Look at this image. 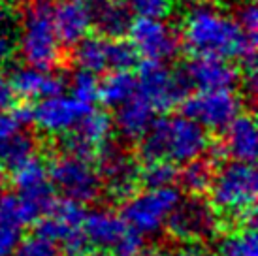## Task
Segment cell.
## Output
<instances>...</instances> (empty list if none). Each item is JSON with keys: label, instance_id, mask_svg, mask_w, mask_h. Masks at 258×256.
<instances>
[{"label": "cell", "instance_id": "cell-1", "mask_svg": "<svg viewBox=\"0 0 258 256\" xmlns=\"http://www.w3.org/2000/svg\"><path fill=\"white\" fill-rule=\"evenodd\" d=\"M181 42L192 55L239 58L243 68H256V36L243 32L234 17L211 4L186 12Z\"/></svg>", "mask_w": 258, "mask_h": 256}, {"label": "cell", "instance_id": "cell-2", "mask_svg": "<svg viewBox=\"0 0 258 256\" xmlns=\"http://www.w3.org/2000/svg\"><path fill=\"white\" fill-rule=\"evenodd\" d=\"M208 132L198 122L186 117H162L155 119L140 138L138 153L145 162L168 160L173 164H185L202 157L208 149Z\"/></svg>", "mask_w": 258, "mask_h": 256}, {"label": "cell", "instance_id": "cell-3", "mask_svg": "<svg viewBox=\"0 0 258 256\" xmlns=\"http://www.w3.org/2000/svg\"><path fill=\"white\" fill-rule=\"evenodd\" d=\"M256 170L252 162L232 160L213 173L209 185V204L239 226L256 228Z\"/></svg>", "mask_w": 258, "mask_h": 256}, {"label": "cell", "instance_id": "cell-4", "mask_svg": "<svg viewBox=\"0 0 258 256\" xmlns=\"http://www.w3.org/2000/svg\"><path fill=\"white\" fill-rule=\"evenodd\" d=\"M17 51L23 62L42 70H55L62 58V43L53 25V0H30L23 12Z\"/></svg>", "mask_w": 258, "mask_h": 256}, {"label": "cell", "instance_id": "cell-5", "mask_svg": "<svg viewBox=\"0 0 258 256\" xmlns=\"http://www.w3.org/2000/svg\"><path fill=\"white\" fill-rule=\"evenodd\" d=\"M181 192L172 186L134 192L122 202L121 217L142 235H155L164 228L173 207L179 204Z\"/></svg>", "mask_w": 258, "mask_h": 256}, {"label": "cell", "instance_id": "cell-6", "mask_svg": "<svg viewBox=\"0 0 258 256\" xmlns=\"http://www.w3.org/2000/svg\"><path fill=\"white\" fill-rule=\"evenodd\" d=\"M173 239L181 243H204L213 239L222 228L215 207L200 194L179 200L164 224Z\"/></svg>", "mask_w": 258, "mask_h": 256}, {"label": "cell", "instance_id": "cell-7", "mask_svg": "<svg viewBox=\"0 0 258 256\" xmlns=\"http://www.w3.org/2000/svg\"><path fill=\"white\" fill-rule=\"evenodd\" d=\"M47 171H49V181L53 188L60 192L66 200H74L78 204H89L100 196V175L89 158L62 153L51 162Z\"/></svg>", "mask_w": 258, "mask_h": 256}, {"label": "cell", "instance_id": "cell-8", "mask_svg": "<svg viewBox=\"0 0 258 256\" xmlns=\"http://www.w3.org/2000/svg\"><path fill=\"white\" fill-rule=\"evenodd\" d=\"M98 175L102 186L113 200L124 202L140 186V164L138 158L113 140H106L96 149Z\"/></svg>", "mask_w": 258, "mask_h": 256}, {"label": "cell", "instance_id": "cell-9", "mask_svg": "<svg viewBox=\"0 0 258 256\" xmlns=\"http://www.w3.org/2000/svg\"><path fill=\"white\" fill-rule=\"evenodd\" d=\"M130 43L145 60L168 62L183 49L179 30L164 17H136L128 29Z\"/></svg>", "mask_w": 258, "mask_h": 256}, {"label": "cell", "instance_id": "cell-10", "mask_svg": "<svg viewBox=\"0 0 258 256\" xmlns=\"http://www.w3.org/2000/svg\"><path fill=\"white\" fill-rule=\"evenodd\" d=\"M183 115L190 117L208 130L222 132L243 109V102L232 89L198 91L181 102Z\"/></svg>", "mask_w": 258, "mask_h": 256}, {"label": "cell", "instance_id": "cell-11", "mask_svg": "<svg viewBox=\"0 0 258 256\" xmlns=\"http://www.w3.org/2000/svg\"><path fill=\"white\" fill-rule=\"evenodd\" d=\"M138 94L144 96L155 111H170L183 102L188 87L179 72H172L166 62L145 60L138 72Z\"/></svg>", "mask_w": 258, "mask_h": 256}, {"label": "cell", "instance_id": "cell-12", "mask_svg": "<svg viewBox=\"0 0 258 256\" xmlns=\"http://www.w3.org/2000/svg\"><path fill=\"white\" fill-rule=\"evenodd\" d=\"M93 109V104H85L76 96L64 93L40 98L32 107V122L42 132L51 136H62L78 124L83 115Z\"/></svg>", "mask_w": 258, "mask_h": 256}, {"label": "cell", "instance_id": "cell-13", "mask_svg": "<svg viewBox=\"0 0 258 256\" xmlns=\"http://www.w3.org/2000/svg\"><path fill=\"white\" fill-rule=\"evenodd\" d=\"M188 89L196 91H213V89H232L241 79L236 64L228 58L194 55L192 60L179 72Z\"/></svg>", "mask_w": 258, "mask_h": 256}, {"label": "cell", "instance_id": "cell-14", "mask_svg": "<svg viewBox=\"0 0 258 256\" xmlns=\"http://www.w3.org/2000/svg\"><path fill=\"white\" fill-rule=\"evenodd\" d=\"M113 121L106 111L91 109L76 126L62 134V151L68 155L93 160L98 145L104 143L111 134Z\"/></svg>", "mask_w": 258, "mask_h": 256}, {"label": "cell", "instance_id": "cell-15", "mask_svg": "<svg viewBox=\"0 0 258 256\" xmlns=\"http://www.w3.org/2000/svg\"><path fill=\"white\" fill-rule=\"evenodd\" d=\"M53 25L58 42L72 47L89 36L93 29V4L91 0H55L53 2Z\"/></svg>", "mask_w": 258, "mask_h": 256}, {"label": "cell", "instance_id": "cell-16", "mask_svg": "<svg viewBox=\"0 0 258 256\" xmlns=\"http://www.w3.org/2000/svg\"><path fill=\"white\" fill-rule=\"evenodd\" d=\"M10 85L15 96L25 100H40L45 96L64 93L66 79L51 70H42L30 64H19L10 70Z\"/></svg>", "mask_w": 258, "mask_h": 256}, {"label": "cell", "instance_id": "cell-17", "mask_svg": "<svg viewBox=\"0 0 258 256\" xmlns=\"http://www.w3.org/2000/svg\"><path fill=\"white\" fill-rule=\"evenodd\" d=\"M115 119L113 124L117 132L128 140V142H140V138L147 132V128L155 121V109L144 96L134 94L132 98L122 102L115 107Z\"/></svg>", "mask_w": 258, "mask_h": 256}, {"label": "cell", "instance_id": "cell-18", "mask_svg": "<svg viewBox=\"0 0 258 256\" xmlns=\"http://www.w3.org/2000/svg\"><path fill=\"white\" fill-rule=\"evenodd\" d=\"M128 224L122 221L121 215L113 213L109 209H96L91 213H85L83 219V232H85L89 243L93 249L111 250L115 243L121 239V235L126 232Z\"/></svg>", "mask_w": 258, "mask_h": 256}, {"label": "cell", "instance_id": "cell-19", "mask_svg": "<svg viewBox=\"0 0 258 256\" xmlns=\"http://www.w3.org/2000/svg\"><path fill=\"white\" fill-rule=\"evenodd\" d=\"M93 29L104 38H122L128 34L132 12L124 0H91Z\"/></svg>", "mask_w": 258, "mask_h": 256}, {"label": "cell", "instance_id": "cell-20", "mask_svg": "<svg viewBox=\"0 0 258 256\" xmlns=\"http://www.w3.org/2000/svg\"><path fill=\"white\" fill-rule=\"evenodd\" d=\"M224 147L234 160L252 162L256 158V122L251 113H239L224 128Z\"/></svg>", "mask_w": 258, "mask_h": 256}, {"label": "cell", "instance_id": "cell-21", "mask_svg": "<svg viewBox=\"0 0 258 256\" xmlns=\"http://www.w3.org/2000/svg\"><path fill=\"white\" fill-rule=\"evenodd\" d=\"M27 219L15 194H0V256H12L23 239Z\"/></svg>", "mask_w": 258, "mask_h": 256}, {"label": "cell", "instance_id": "cell-22", "mask_svg": "<svg viewBox=\"0 0 258 256\" xmlns=\"http://www.w3.org/2000/svg\"><path fill=\"white\" fill-rule=\"evenodd\" d=\"M38 153V143L34 136L29 134L25 128L14 132L4 140H0V164L6 170L14 171Z\"/></svg>", "mask_w": 258, "mask_h": 256}, {"label": "cell", "instance_id": "cell-23", "mask_svg": "<svg viewBox=\"0 0 258 256\" xmlns=\"http://www.w3.org/2000/svg\"><path fill=\"white\" fill-rule=\"evenodd\" d=\"M136 93L138 81L130 70H111V74L102 79L98 85V100H102V104L108 107H117Z\"/></svg>", "mask_w": 258, "mask_h": 256}, {"label": "cell", "instance_id": "cell-24", "mask_svg": "<svg viewBox=\"0 0 258 256\" xmlns=\"http://www.w3.org/2000/svg\"><path fill=\"white\" fill-rule=\"evenodd\" d=\"M74 47V62L79 68L94 74L108 70V38L104 36H85Z\"/></svg>", "mask_w": 258, "mask_h": 256}, {"label": "cell", "instance_id": "cell-25", "mask_svg": "<svg viewBox=\"0 0 258 256\" xmlns=\"http://www.w3.org/2000/svg\"><path fill=\"white\" fill-rule=\"evenodd\" d=\"M213 173H215V162H211L209 158L196 157L185 162V168L177 171V179H179L183 190L190 192V194H202L211 185Z\"/></svg>", "mask_w": 258, "mask_h": 256}, {"label": "cell", "instance_id": "cell-26", "mask_svg": "<svg viewBox=\"0 0 258 256\" xmlns=\"http://www.w3.org/2000/svg\"><path fill=\"white\" fill-rule=\"evenodd\" d=\"M222 256H258V239L254 226H241L226 235L221 243Z\"/></svg>", "mask_w": 258, "mask_h": 256}, {"label": "cell", "instance_id": "cell-27", "mask_svg": "<svg viewBox=\"0 0 258 256\" xmlns=\"http://www.w3.org/2000/svg\"><path fill=\"white\" fill-rule=\"evenodd\" d=\"M177 181V168L168 160H153L145 162V168H140V185L145 188H160L172 186Z\"/></svg>", "mask_w": 258, "mask_h": 256}, {"label": "cell", "instance_id": "cell-28", "mask_svg": "<svg viewBox=\"0 0 258 256\" xmlns=\"http://www.w3.org/2000/svg\"><path fill=\"white\" fill-rule=\"evenodd\" d=\"M138 51L122 38H108V70H130L138 64Z\"/></svg>", "mask_w": 258, "mask_h": 256}, {"label": "cell", "instance_id": "cell-29", "mask_svg": "<svg viewBox=\"0 0 258 256\" xmlns=\"http://www.w3.org/2000/svg\"><path fill=\"white\" fill-rule=\"evenodd\" d=\"M98 85H100V81L94 72L79 68L72 76L70 91H72V96H76L78 100L85 102V104H93L98 100Z\"/></svg>", "mask_w": 258, "mask_h": 256}, {"label": "cell", "instance_id": "cell-30", "mask_svg": "<svg viewBox=\"0 0 258 256\" xmlns=\"http://www.w3.org/2000/svg\"><path fill=\"white\" fill-rule=\"evenodd\" d=\"M12 256H62L57 243L42 234H34L21 239Z\"/></svg>", "mask_w": 258, "mask_h": 256}, {"label": "cell", "instance_id": "cell-31", "mask_svg": "<svg viewBox=\"0 0 258 256\" xmlns=\"http://www.w3.org/2000/svg\"><path fill=\"white\" fill-rule=\"evenodd\" d=\"M30 122H32V107L29 106H12L10 109L0 111V140L12 136L14 132L25 128Z\"/></svg>", "mask_w": 258, "mask_h": 256}, {"label": "cell", "instance_id": "cell-32", "mask_svg": "<svg viewBox=\"0 0 258 256\" xmlns=\"http://www.w3.org/2000/svg\"><path fill=\"white\" fill-rule=\"evenodd\" d=\"M145 235L140 232L126 228V232L121 235V239L111 247V256H145Z\"/></svg>", "mask_w": 258, "mask_h": 256}, {"label": "cell", "instance_id": "cell-33", "mask_svg": "<svg viewBox=\"0 0 258 256\" xmlns=\"http://www.w3.org/2000/svg\"><path fill=\"white\" fill-rule=\"evenodd\" d=\"M138 17H166L173 8V0H124Z\"/></svg>", "mask_w": 258, "mask_h": 256}, {"label": "cell", "instance_id": "cell-34", "mask_svg": "<svg viewBox=\"0 0 258 256\" xmlns=\"http://www.w3.org/2000/svg\"><path fill=\"white\" fill-rule=\"evenodd\" d=\"M236 21H237V25L243 29V32L256 36V30H258V10H256V6H254V2H252V0L245 2L243 6L237 10Z\"/></svg>", "mask_w": 258, "mask_h": 256}, {"label": "cell", "instance_id": "cell-35", "mask_svg": "<svg viewBox=\"0 0 258 256\" xmlns=\"http://www.w3.org/2000/svg\"><path fill=\"white\" fill-rule=\"evenodd\" d=\"M15 93L12 85H10V79L4 76V74H0V111H4V109H10V107L15 104Z\"/></svg>", "mask_w": 258, "mask_h": 256}, {"label": "cell", "instance_id": "cell-36", "mask_svg": "<svg viewBox=\"0 0 258 256\" xmlns=\"http://www.w3.org/2000/svg\"><path fill=\"white\" fill-rule=\"evenodd\" d=\"M172 256H222V254L209 252V250H206L202 247L200 243H185V245L179 247Z\"/></svg>", "mask_w": 258, "mask_h": 256}, {"label": "cell", "instance_id": "cell-37", "mask_svg": "<svg viewBox=\"0 0 258 256\" xmlns=\"http://www.w3.org/2000/svg\"><path fill=\"white\" fill-rule=\"evenodd\" d=\"M14 49H15V45H14L12 36L8 34L4 29H0V64L6 62L8 58L12 57Z\"/></svg>", "mask_w": 258, "mask_h": 256}, {"label": "cell", "instance_id": "cell-38", "mask_svg": "<svg viewBox=\"0 0 258 256\" xmlns=\"http://www.w3.org/2000/svg\"><path fill=\"white\" fill-rule=\"evenodd\" d=\"M10 21H12V14H10L6 4L0 0V29H6V25Z\"/></svg>", "mask_w": 258, "mask_h": 256}, {"label": "cell", "instance_id": "cell-39", "mask_svg": "<svg viewBox=\"0 0 258 256\" xmlns=\"http://www.w3.org/2000/svg\"><path fill=\"white\" fill-rule=\"evenodd\" d=\"M188 4H192V6H208V4H213L217 0H185Z\"/></svg>", "mask_w": 258, "mask_h": 256}, {"label": "cell", "instance_id": "cell-40", "mask_svg": "<svg viewBox=\"0 0 258 256\" xmlns=\"http://www.w3.org/2000/svg\"><path fill=\"white\" fill-rule=\"evenodd\" d=\"M4 186H6V168L0 164V192H2Z\"/></svg>", "mask_w": 258, "mask_h": 256}, {"label": "cell", "instance_id": "cell-41", "mask_svg": "<svg viewBox=\"0 0 258 256\" xmlns=\"http://www.w3.org/2000/svg\"><path fill=\"white\" fill-rule=\"evenodd\" d=\"M2 2H6V4H14V6H19V4H27L30 0H2Z\"/></svg>", "mask_w": 258, "mask_h": 256}, {"label": "cell", "instance_id": "cell-42", "mask_svg": "<svg viewBox=\"0 0 258 256\" xmlns=\"http://www.w3.org/2000/svg\"><path fill=\"white\" fill-rule=\"evenodd\" d=\"M89 256H111V254H93V252H91Z\"/></svg>", "mask_w": 258, "mask_h": 256}, {"label": "cell", "instance_id": "cell-43", "mask_svg": "<svg viewBox=\"0 0 258 256\" xmlns=\"http://www.w3.org/2000/svg\"><path fill=\"white\" fill-rule=\"evenodd\" d=\"M145 256H149V254H147V252H145Z\"/></svg>", "mask_w": 258, "mask_h": 256}]
</instances>
